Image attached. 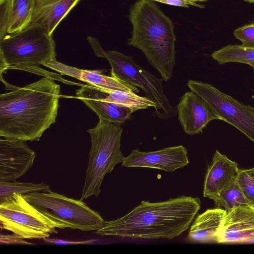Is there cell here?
<instances>
[{
  "mask_svg": "<svg viewBox=\"0 0 254 254\" xmlns=\"http://www.w3.org/2000/svg\"><path fill=\"white\" fill-rule=\"evenodd\" d=\"M0 222L1 228L28 239H43L60 229L21 194L11 195L0 203Z\"/></svg>",
  "mask_w": 254,
  "mask_h": 254,
  "instance_id": "8",
  "label": "cell"
},
{
  "mask_svg": "<svg viewBox=\"0 0 254 254\" xmlns=\"http://www.w3.org/2000/svg\"><path fill=\"white\" fill-rule=\"evenodd\" d=\"M245 1L250 2V3H254V0H244Z\"/></svg>",
  "mask_w": 254,
  "mask_h": 254,
  "instance_id": "31",
  "label": "cell"
},
{
  "mask_svg": "<svg viewBox=\"0 0 254 254\" xmlns=\"http://www.w3.org/2000/svg\"><path fill=\"white\" fill-rule=\"evenodd\" d=\"M238 164L216 150L205 174L203 195L214 200L220 192L236 181Z\"/></svg>",
  "mask_w": 254,
  "mask_h": 254,
  "instance_id": "15",
  "label": "cell"
},
{
  "mask_svg": "<svg viewBox=\"0 0 254 254\" xmlns=\"http://www.w3.org/2000/svg\"><path fill=\"white\" fill-rule=\"evenodd\" d=\"M200 207L199 198L185 195L154 202L142 200L125 215L105 221L95 234L129 239L171 240L190 228Z\"/></svg>",
  "mask_w": 254,
  "mask_h": 254,
  "instance_id": "2",
  "label": "cell"
},
{
  "mask_svg": "<svg viewBox=\"0 0 254 254\" xmlns=\"http://www.w3.org/2000/svg\"><path fill=\"white\" fill-rule=\"evenodd\" d=\"M211 57L221 64L229 63L249 64L254 63V48L242 45H228L214 52Z\"/></svg>",
  "mask_w": 254,
  "mask_h": 254,
  "instance_id": "20",
  "label": "cell"
},
{
  "mask_svg": "<svg viewBox=\"0 0 254 254\" xmlns=\"http://www.w3.org/2000/svg\"><path fill=\"white\" fill-rule=\"evenodd\" d=\"M56 47L53 36L36 24L7 34L0 40V75L11 68L37 73V65L56 59Z\"/></svg>",
  "mask_w": 254,
  "mask_h": 254,
  "instance_id": "4",
  "label": "cell"
},
{
  "mask_svg": "<svg viewBox=\"0 0 254 254\" xmlns=\"http://www.w3.org/2000/svg\"><path fill=\"white\" fill-rule=\"evenodd\" d=\"M253 98H254V96H253Z\"/></svg>",
  "mask_w": 254,
  "mask_h": 254,
  "instance_id": "35",
  "label": "cell"
},
{
  "mask_svg": "<svg viewBox=\"0 0 254 254\" xmlns=\"http://www.w3.org/2000/svg\"><path fill=\"white\" fill-rule=\"evenodd\" d=\"M249 65L251 66L253 68V69L254 70V63H250Z\"/></svg>",
  "mask_w": 254,
  "mask_h": 254,
  "instance_id": "32",
  "label": "cell"
},
{
  "mask_svg": "<svg viewBox=\"0 0 254 254\" xmlns=\"http://www.w3.org/2000/svg\"><path fill=\"white\" fill-rule=\"evenodd\" d=\"M36 153L25 141L6 138L0 140V182L14 181L33 166Z\"/></svg>",
  "mask_w": 254,
  "mask_h": 254,
  "instance_id": "11",
  "label": "cell"
},
{
  "mask_svg": "<svg viewBox=\"0 0 254 254\" xmlns=\"http://www.w3.org/2000/svg\"><path fill=\"white\" fill-rule=\"evenodd\" d=\"M249 170L254 176V168L249 169Z\"/></svg>",
  "mask_w": 254,
  "mask_h": 254,
  "instance_id": "30",
  "label": "cell"
},
{
  "mask_svg": "<svg viewBox=\"0 0 254 254\" xmlns=\"http://www.w3.org/2000/svg\"><path fill=\"white\" fill-rule=\"evenodd\" d=\"M91 145L80 200L101 192L105 175L111 173L125 157L121 149L123 129L120 125L99 120L97 125L87 131Z\"/></svg>",
  "mask_w": 254,
  "mask_h": 254,
  "instance_id": "5",
  "label": "cell"
},
{
  "mask_svg": "<svg viewBox=\"0 0 254 254\" xmlns=\"http://www.w3.org/2000/svg\"><path fill=\"white\" fill-rule=\"evenodd\" d=\"M60 85L50 77L0 95V136L39 141L56 122Z\"/></svg>",
  "mask_w": 254,
  "mask_h": 254,
  "instance_id": "1",
  "label": "cell"
},
{
  "mask_svg": "<svg viewBox=\"0 0 254 254\" xmlns=\"http://www.w3.org/2000/svg\"><path fill=\"white\" fill-rule=\"evenodd\" d=\"M227 214L224 209L216 207L198 214L190 227L188 240L192 243H217Z\"/></svg>",
  "mask_w": 254,
  "mask_h": 254,
  "instance_id": "18",
  "label": "cell"
},
{
  "mask_svg": "<svg viewBox=\"0 0 254 254\" xmlns=\"http://www.w3.org/2000/svg\"><path fill=\"white\" fill-rule=\"evenodd\" d=\"M207 0H199V1H206Z\"/></svg>",
  "mask_w": 254,
  "mask_h": 254,
  "instance_id": "34",
  "label": "cell"
},
{
  "mask_svg": "<svg viewBox=\"0 0 254 254\" xmlns=\"http://www.w3.org/2000/svg\"><path fill=\"white\" fill-rule=\"evenodd\" d=\"M254 240V206L237 207L227 213L217 243H250Z\"/></svg>",
  "mask_w": 254,
  "mask_h": 254,
  "instance_id": "13",
  "label": "cell"
},
{
  "mask_svg": "<svg viewBox=\"0 0 254 254\" xmlns=\"http://www.w3.org/2000/svg\"><path fill=\"white\" fill-rule=\"evenodd\" d=\"M213 200L217 207L224 209L227 213L237 207L249 204L236 181L222 190Z\"/></svg>",
  "mask_w": 254,
  "mask_h": 254,
  "instance_id": "22",
  "label": "cell"
},
{
  "mask_svg": "<svg viewBox=\"0 0 254 254\" xmlns=\"http://www.w3.org/2000/svg\"><path fill=\"white\" fill-rule=\"evenodd\" d=\"M90 90L101 99L131 109L133 112L146 109L152 107L155 108V103L147 98L137 95L133 92L114 91L107 93L89 85Z\"/></svg>",
  "mask_w": 254,
  "mask_h": 254,
  "instance_id": "19",
  "label": "cell"
},
{
  "mask_svg": "<svg viewBox=\"0 0 254 254\" xmlns=\"http://www.w3.org/2000/svg\"><path fill=\"white\" fill-rule=\"evenodd\" d=\"M177 112L184 131L190 135L201 132L210 121L221 120L203 99L191 91L180 98Z\"/></svg>",
  "mask_w": 254,
  "mask_h": 254,
  "instance_id": "12",
  "label": "cell"
},
{
  "mask_svg": "<svg viewBox=\"0 0 254 254\" xmlns=\"http://www.w3.org/2000/svg\"><path fill=\"white\" fill-rule=\"evenodd\" d=\"M11 19V0H0V40L8 34Z\"/></svg>",
  "mask_w": 254,
  "mask_h": 254,
  "instance_id": "25",
  "label": "cell"
},
{
  "mask_svg": "<svg viewBox=\"0 0 254 254\" xmlns=\"http://www.w3.org/2000/svg\"><path fill=\"white\" fill-rule=\"evenodd\" d=\"M40 212L60 226L82 231L97 230L105 221L81 200L50 191L23 195Z\"/></svg>",
  "mask_w": 254,
  "mask_h": 254,
  "instance_id": "7",
  "label": "cell"
},
{
  "mask_svg": "<svg viewBox=\"0 0 254 254\" xmlns=\"http://www.w3.org/2000/svg\"><path fill=\"white\" fill-rule=\"evenodd\" d=\"M128 17L132 30L128 45L141 50L163 80L168 81L175 65L177 39L172 21L151 0H138Z\"/></svg>",
  "mask_w": 254,
  "mask_h": 254,
  "instance_id": "3",
  "label": "cell"
},
{
  "mask_svg": "<svg viewBox=\"0 0 254 254\" xmlns=\"http://www.w3.org/2000/svg\"><path fill=\"white\" fill-rule=\"evenodd\" d=\"M236 181L248 204L254 206V176L249 169H239Z\"/></svg>",
  "mask_w": 254,
  "mask_h": 254,
  "instance_id": "24",
  "label": "cell"
},
{
  "mask_svg": "<svg viewBox=\"0 0 254 254\" xmlns=\"http://www.w3.org/2000/svg\"><path fill=\"white\" fill-rule=\"evenodd\" d=\"M76 96L98 117L99 120L118 125L124 123L133 112L131 109L104 100L94 94L89 85H82Z\"/></svg>",
  "mask_w": 254,
  "mask_h": 254,
  "instance_id": "17",
  "label": "cell"
},
{
  "mask_svg": "<svg viewBox=\"0 0 254 254\" xmlns=\"http://www.w3.org/2000/svg\"><path fill=\"white\" fill-rule=\"evenodd\" d=\"M81 0H34L31 24L44 28L51 36L58 25Z\"/></svg>",
  "mask_w": 254,
  "mask_h": 254,
  "instance_id": "16",
  "label": "cell"
},
{
  "mask_svg": "<svg viewBox=\"0 0 254 254\" xmlns=\"http://www.w3.org/2000/svg\"><path fill=\"white\" fill-rule=\"evenodd\" d=\"M190 1L196 2V1H199V0H188Z\"/></svg>",
  "mask_w": 254,
  "mask_h": 254,
  "instance_id": "33",
  "label": "cell"
},
{
  "mask_svg": "<svg viewBox=\"0 0 254 254\" xmlns=\"http://www.w3.org/2000/svg\"><path fill=\"white\" fill-rule=\"evenodd\" d=\"M34 0H11V19L8 34L19 32L31 24Z\"/></svg>",
  "mask_w": 254,
  "mask_h": 254,
  "instance_id": "21",
  "label": "cell"
},
{
  "mask_svg": "<svg viewBox=\"0 0 254 254\" xmlns=\"http://www.w3.org/2000/svg\"><path fill=\"white\" fill-rule=\"evenodd\" d=\"M44 65L58 71L62 75L71 76L107 93L114 91L134 93L139 92L136 86L111 76H107L101 70L79 69L61 63L56 59Z\"/></svg>",
  "mask_w": 254,
  "mask_h": 254,
  "instance_id": "14",
  "label": "cell"
},
{
  "mask_svg": "<svg viewBox=\"0 0 254 254\" xmlns=\"http://www.w3.org/2000/svg\"><path fill=\"white\" fill-rule=\"evenodd\" d=\"M0 242L1 245H33L20 236L13 233L10 235L0 234Z\"/></svg>",
  "mask_w": 254,
  "mask_h": 254,
  "instance_id": "27",
  "label": "cell"
},
{
  "mask_svg": "<svg viewBox=\"0 0 254 254\" xmlns=\"http://www.w3.org/2000/svg\"><path fill=\"white\" fill-rule=\"evenodd\" d=\"M45 243L55 245H85V244H92L97 241L95 239H90L84 241H74L69 240H64L58 239L49 238V237L43 239Z\"/></svg>",
  "mask_w": 254,
  "mask_h": 254,
  "instance_id": "28",
  "label": "cell"
},
{
  "mask_svg": "<svg viewBox=\"0 0 254 254\" xmlns=\"http://www.w3.org/2000/svg\"><path fill=\"white\" fill-rule=\"evenodd\" d=\"M190 91L203 99L221 120L234 126L254 142V108L236 100L213 85L190 80Z\"/></svg>",
  "mask_w": 254,
  "mask_h": 254,
  "instance_id": "9",
  "label": "cell"
},
{
  "mask_svg": "<svg viewBox=\"0 0 254 254\" xmlns=\"http://www.w3.org/2000/svg\"><path fill=\"white\" fill-rule=\"evenodd\" d=\"M49 185L43 183L34 184L14 181L0 182V203L13 194L22 195L32 192H49Z\"/></svg>",
  "mask_w": 254,
  "mask_h": 254,
  "instance_id": "23",
  "label": "cell"
},
{
  "mask_svg": "<svg viewBox=\"0 0 254 254\" xmlns=\"http://www.w3.org/2000/svg\"><path fill=\"white\" fill-rule=\"evenodd\" d=\"M189 163L187 150L179 145L149 152L133 149L125 157L122 166L127 168H154L172 172Z\"/></svg>",
  "mask_w": 254,
  "mask_h": 254,
  "instance_id": "10",
  "label": "cell"
},
{
  "mask_svg": "<svg viewBox=\"0 0 254 254\" xmlns=\"http://www.w3.org/2000/svg\"><path fill=\"white\" fill-rule=\"evenodd\" d=\"M87 39L95 55L109 62L111 76L141 88L145 96L156 103L154 114L157 117L165 120L176 116L177 109L171 105L164 92L162 78L136 64L132 57L116 51H105L96 38L88 36Z\"/></svg>",
  "mask_w": 254,
  "mask_h": 254,
  "instance_id": "6",
  "label": "cell"
},
{
  "mask_svg": "<svg viewBox=\"0 0 254 254\" xmlns=\"http://www.w3.org/2000/svg\"><path fill=\"white\" fill-rule=\"evenodd\" d=\"M233 34L242 45L254 48V22L238 28Z\"/></svg>",
  "mask_w": 254,
  "mask_h": 254,
  "instance_id": "26",
  "label": "cell"
},
{
  "mask_svg": "<svg viewBox=\"0 0 254 254\" xmlns=\"http://www.w3.org/2000/svg\"><path fill=\"white\" fill-rule=\"evenodd\" d=\"M158 1L165 4L184 7H189L190 5H192L200 8H203L204 5L197 4L196 2L190 1L188 0H151Z\"/></svg>",
  "mask_w": 254,
  "mask_h": 254,
  "instance_id": "29",
  "label": "cell"
}]
</instances>
